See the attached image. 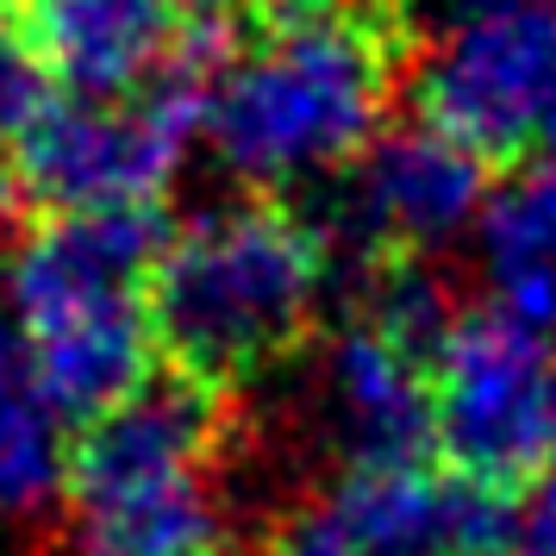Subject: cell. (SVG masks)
Listing matches in <instances>:
<instances>
[{"label": "cell", "instance_id": "8fae6325", "mask_svg": "<svg viewBox=\"0 0 556 556\" xmlns=\"http://www.w3.org/2000/svg\"><path fill=\"white\" fill-rule=\"evenodd\" d=\"M319 413L344 451V469L369 463H426L431 451V351L401 331L351 313L326 338Z\"/></svg>", "mask_w": 556, "mask_h": 556}, {"label": "cell", "instance_id": "6da1fadb", "mask_svg": "<svg viewBox=\"0 0 556 556\" xmlns=\"http://www.w3.org/2000/svg\"><path fill=\"white\" fill-rule=\"evenodd\" d=\"M401 63L394 0L269 7L206 76V151L251 194L338 181L388 131Z\"/></svg>", "mask_w": 556, "mask_h": 556}, {"label": "cell", "instance_id": "7c38bea8", "mask_svg": "<svg viewBox=\"0 0 556 556\" xmlns=\"http://www.w3.org/2000/svg\"><path fill=\"white\" fill-rule=\"evenodd\" d=\"M488 306L556 338V169L526 163L488 194L476 219Z\"/></svg>", "mask_w": 556, "mask_h": 556}, {"label": "cell", "instance_id": "5b68a950", "mask_svg": "<svg viewBox=\"0 0 556 556\" xmlns=\"http://www.w3.org/2000/svg\"><path fill=\"white\" fill-rule=\"evenodd\" d=\"M219 20L194 31V45L169 76L113 101H63L0 156L7 194L45 219H113V213H163L194 144H206V76L231 51Z\"/></svg>", "mask_w": 556, "mask_h": 556}, {"label": "cell", "instance_id": "30bf717a", "mask_svg": "<svg viewBox=\"0 0 556 556\" xmlns=\"http://www.w3.org/2000/svg\"><path fill=\"white\" fill-rule=\"evenodd\" d=\"M263 556H456V476L431 463L344 469L269 531Z\"/></svg>", "mask_w": 556, "mask_h": 556}, {"label": "cell", "instance_id": "d6986e66", "mask_svg": "<svg viewBox=\"0 0 556 556\" xmlns=\"http://www.w3.org/2000/svg\"><path fill=\"white\" fill-rule=\"evenodd\" d=\"M13 7H20V0H0V13H13Z\"/></svg>", "mask_w": 556, "mask_h": 556}, {"label": "cell", "instance_id": "e0dca14e", "mask_svg": "<svg viewBox=\"0 0 556 556\" xmlns=\"http://www.w3.org/2000/svg\"><path fill=\"white\" fill-rule=\"evenodd\" d=\"M7 201H13V194H7V181H0V219H7Z\"/></svg>", "mask_w": 556, "mask_h": 556}, {"label": "cell", "instance_id": "ac0fdd59", "mask_svg": "<svg viewBox=\"0 0 556 556\" xmlns=\"http://www.w3.org/2000/svg\"><path fill=\"white\" fill-rule=\"evenodd\" d=\"M269 7H313V0H269Z\"/></svg>", "mask_w": 556, "mask_h": 556}, {"label": "cell", "instance_id": "9a60e30c", "mask_svg": "<svg viewBox=\"0 0 556 556\" xmlns=\"http://www.w3.org/2000/svg\"><path fill=\"white\" fill-rule=\"evenodd\" d=\"M513 556H556V456L519 488V551Z\"/></svg>", "mask_w": 556, "mask_h": 556}, {"label": "cell", "instance_id": "8992f818", "mask_svg": "<svg viewBox=\"0 0 556 556\" xmlns=\"http://www.w3.org/2000/svg\"><path fill=\"white\" fill-rule=\"evenodd\" d=\"M431 451L481 488L519 494L556 456V338L463 306L431 351Z\"/></svg>", "mask_w": 556, "mask_h": 556}, {"label": "cell", "instance_id": "277c9868", "mask_svg": "<svg viewBox=\"0 0 556 556\" xmlns=\"http://www.w3.org/2000/svg\"><path fill=\"white\" fill-rule=\"evenodd\" d=\"M226 406L188 376H156L113 413L88 419L70 463L81 551L113 556H226L213 501Z\"/></svg>", "mask_w": 556, "mask_h": 556}, {"label": "cell", "instance_id": "9c48e42d", "mask_svg": "<svg viewBox=\"0 0 556 556\" xmlns=\"http://www.w3.org/2000/svg\"><path fill=\"white\" fill-rule=\"evenodd\" d=\"M213 7L194 0H20L13 20L63 94L113 101L169 76Z\"/></svg>", "mask_w": 556, "mask_h": 556}, {"label": "cell", "instance_id": "7a4b0ae2", "mask_svg": "<svg viewBox=\"0 0 556 556\" xmlns=\"http://www.w3.org/2000/svg\"><path fill=\"white\" fill-rule=\"evenodd\" d=\"M331 238L276 194L201 206L163 231L151 276L156 338L176 376L226 394L276 369L319 326Z\"/></svg>", "mask_w": 556, "mask_h": 556}, {"label": "cell", "instance_id": "5bb4252c", "mask_svg": "<svg viewBox=\"0 0 556 556\" xmlns=\"http://www.w3.org/2000/svg\"><path fill=\"white\" fill-rule=\"evenodd\" d=\"M56 101H63V88L51 81L45 56L31 51V38L20 31L13 13H0V156L13 151Z\"/></svg>", "mask_w": 556, "mask_h": 556}, {"label": "cell", "instance_id": "ffe728a7", "mask_svg": "<svg viewBox=\"0 0 556 556\" xmlns=\"http://www.w3.org/2000/svg\"><path fill=\"white\" fill-rule=\"evenodd\" d=\"M76 556H113V551H76Z\"/></svg>", "mask_w": 556, "mask_h": 556}, {"label": "cell", "instance_id": "4fadbf2b", "mask_svg": "<svg viewBox=\"0 0 556 556\" xmlns=\"http://www.w3.org/2000/svg\"><path fill=\"white\" fill-rule=\"evenodd\" d=\"M76 426L51 401L13 319H0V519H38L70 501Z\"/></svg>", "mask_w": 556, "mask_h": 556}, {"label": "cell", "instance_id": "2e32d148", "mask_svg": "<svg viewBox=\"0 0 556 556\" xmlns=\"http://www.w3.org/2000/svg\"><path fill=\"white\" fill-rule=\"evenodd\" d=\"M531 7H556V0H394L406 31L419 20L431 31H451V26H469V20H494V13H531Z\"/></svg>", "mask_w": 556, "mask_h": 556}, {"label": "cell", "instance_id": "ba28073f", "mask_svg": "<svg viewBox=\"0 0 556 556\" xmlns=\"http://www.w3.org/2000/svg\"><path fill=\"white\" fill-rule=\"evenodd\" d=\"M488 194V163L413 119L401 131H381L338 176L326 238L331 251L344 244L363 263H419L426 251H444L451 238L476 231Z\"/></svg>", "mask_w": 556, "mask_h": 556}, {"label": "cell", "instance_id": "3957f363", "mask_svg": "<svg viewBox=\"0 0 556 556\" xmlns=\"http://www.w3.org/2000/svg\"><path fill=\"white\" fill-rule=\"evenodd\" d=\"M163 231V213L38 219L7 256L13 331L70 426L113 413L163 369L151 301Z\"/></svg>", "mask_w": 556, "mask_h": 556}, {"label": "cell", "instance_id": "52a82bcc", "mask_svg": "<svg viewBox=\"0 0 556 556\" xmlns=\"http://www.w3.org/2000/svg\"><path fill=\"white\" fill-rule=\"evenodd\" d=\"M413 113L488 169H556V7L431 31L413 70Z\"/></svg>", "mask_w": 556, "mask_h": 556}]
</instances>
